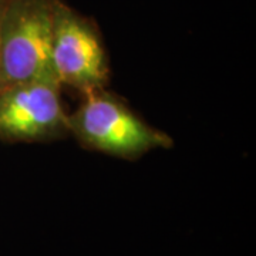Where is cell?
I'll list each match as a JSON object with an SVG mask.
<instances>
[{"label": "cell", "mask_w": 256, "mask_h": 256, "mask_svg": "<svg viewBox=\"0 0 256 256\" xmlns=\"http://www.w3.org/2000/svg\"><path fill=\"white\" fill-rule=\"evenodd\" d=\"M53 0H6L0 22V88L54 76Z\"/></svg>", "instance_id": "2"}, {"label": "cell", "mask_w": 256, "mask_h": 256, "mask_svg": "<svg viewBox=\"0 0 256 256\" xmlns=\"http://www.w3.org/2000/svg\"><path fill=\"white\" fill-rule=\"evenodd\" d=\"M4 4H6V0H0V22H2V14H3V10H4Z\"/></svg>", "instance_id": "5"}, {"label": "cell", "mask_w": 256, "mask_h": 256, "mask_svg": "<svg viewBox=\"0 0 256 256\" xmlns=\"http://www.w3.org/2000/svg\"><path fill=\"white\" fill-rule=\"evenodd\" d=\"M62 86L44 76L0 88V140L4 142H48L70 136Z\"/></svg>", "instance_id": "4"}, {"label": "cell", "mask_w": 256, "mask_h": 256, "mask_svg": "<svg viewBox=\"0 0 256 256\" xmlns=\"http://www.w3.org/2000/svg\"><path fill=\"white\" fill-rule=\"evenodd\" d=\"M50 62L62 87L84 94L108 84V57L98 28L63 0H53Z\"/></svg>", "instance_id": "3"}, {"label": "cell", "mask_w": 256, "mask_h": 256, "mask_svg": "<svg viewBox=\"0 0 256 256\" xmlns=\"http://www.w3.org/2000/svg\"><path fill=\"white\" fill-rule=\"evenodd\" d=\"M68 132L82 146L122 160L174 146L172 137L150 126L107 88L82 94L78 107L68 112Z\"/></svg>", "instance_id": "1"}]
</instances>
